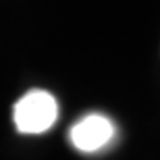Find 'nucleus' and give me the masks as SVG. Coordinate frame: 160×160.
Listing matches in <instances>:
<instances>
[{
  "instance_id": "obj_1",
  "label": "nucleus",
  "mask_w": 160,
  "mask_h": 160,
  "mask_svg": "<svg viewBox=\"0 0 160 160\" xmlns=\"http://www.w3.org/2000/svg\"><path fill=\"white\" fill-rule=\"evenodd\" d=\"M12 119L21 133H27V135L44 133L58 119L56 98L44 89H33L15 104Z\"/></svg>"
},
{
  "instance_id": "obj_2",
  "label": "nucleus",
  "mask_w": 160,
  "mask_h": 160,
  "mask_svg": "<svg viewBox=\"0 0 160 160\" xmlns=\"http://www.w3.org/2000/svg\"><path fill=\"white\" fill-rule=\"evenodd\" d=\"M112 135L114 125L110 119H106L104 114H88L73 125L69 139L75 150L89 154V152H98L106 143H110Z\"/></svg>"
}]
</instances>
